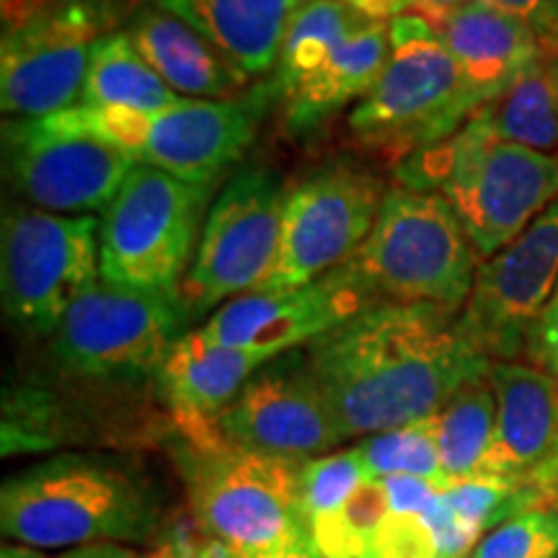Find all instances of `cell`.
Listing matches in <instances>:
<instances>
[{"label":"cell","mask_w":558,"mask_h":558,"mask_svg":"<svg viewBox=\"0 0 558 558\" xmlns=\"http://www.w3.org/2000/svg\"><path fill=\"white\" fill-rule=\"evenodd\" d=\"M458 316L429 303H388L305 347L341 437H369L432 418L494 362L460 337Z\"/></svg>","instance_id":"cell-1"},{"label":"cell","mask_w":558,"mask_h":558,"mask_svg":"<svg viewBox=\"0 0 558 558\" xmlns=\"http://www.w3.org/2000/svg\"><path fill=\"white\" fill-rule=\"evenodd\" d=\"M401 186L435 192L463 222L486 262L558 199V153L507 143L473 114L445 143L403 158Z\"/></svg>","instance_id":"cell-2"},{"label":"cell","mask_w":558,"mask_h":558,"mask_svg":"<svg viewBox=\"0 0 558 558\" xmlns=\"http://www.w3.org/2000/svg\"><path fill=\"white\" fill-rule=\"evenodd\" d=\"M160 501L150 484L96 456H58L5 478L0 527L32 548L143 543L156 533Z\"/></svg>","instance_id":"cell-3"},{"label":"cell","mask_w":558,"mask_h":558,"mask_svg":"<svg viewBox=\"0 0 558 558\" xmlns=\"http://www.w3.org/2000/svg\"><path fill=\"white\" fill-rule=\"evenodd\" d=\"M388 32L386 68L349 114V132L362 148L409 158L456 135L486 99L427 19L401 13Z\"/></svg>","instance_id":"cell-4"},{"label":"cell","mask_w":558,"mask_h":558,"mask_svg":"<svg viewBox=\"0 0 558 558\" xmlns=\"http://www.w3.org/2000/svg\"><path fill=\"white\" fill-rule=\"evenodd\" d=\"M184 481L199 530L235 558H292L316 548L300 499V460L215 445L184 458Z\"/></svg>","instance_id":"cell-5"},{"label":"cell","mask_w":558,"mask_h":558,"mask_svg":"<svg viewBox=\"0 0 558 558\" xmlns=\"http://www.w3.org/2000/svg\"><path fill=\"white\" fill-rule=\"evenodd\" d=\"M463 222L435 192L393 186L367 241L347 264L378 303H429L463 311L478 269Z\"/></svg>","instance_id":"cell-6"},{"label":"cell","mask_w":558,"mask_h":558,"mask_svg":"<svg viewBox=\"0 0 558 558\" xmlns=\"http://www.w3.org/2000/svg\"><path fill=\"white\" fill-rule=\"evenodd\" d=\"M269 99H275L271 83L228 101L181 96L177 104L158 111L78 104L60 111V117L130 153L137 163L213 190L215 181L251 148Z\"/></svg>","instance_id":"cell-7"},{"label":"cell","mask_w":558,"mask_h":558,"mask_svg":"<svg viewBox=\"0 0 558 558\" xmlns=\"http://www.w3.org/2000/svg\"><path fill=\"white\" fill-rule=\"evenodd\" d=\"M213 190L137 163L101 213V279L124 288L171 292L192 267Z\"/></svg>","instance_id":"cell-8"},{"label":"cell","mask_w":558,"mask_h":558,"mask_svg":"<svg viewBox=\"0 0 558 558\" xmlns=\"http://www.w3.org/2000/svg\"><path fill=\"white\" fill-rule=\"evenodd\" d=\"M99 228L90 215L13 205L3 215L0 292L5 316L29 337H54L70 305L99 282Z\"/></svg>","instance_id":"cell-9"},{"label":"cell","mask_w":558,"mask_h":558,"mask_svg":"<svg viewBox=\"0 0 558 558\" xmlns=\"http://www.w3.org/2000/svg\"><path fill=\"white\" fill-rule=\"evenodd\" d=\"M288 190L269 166H248L209 205L179 300L194 318L262 288L275 269Z\"/></svg>","instance_id":"cell-10"},{"label":"cell","mask_w":558,"mask_h":558,"mask_svg":"<svg viewBox=\"0 0 558 558\" xmlns=\"http://www.w3.org/2000/svg\"><path fill=\"white\" fill-rule=\"evenodd\" d=\"M179 295L124 288L99 279L70 305L52 337V360L83 378L156 375L169 349L184 337Z\"/></svg>","instance_id":"cell-11"},{"label":"cell","mask_w":558,"mask_h":558,"mask_svg":"<svg viewBox=\"0 0 558 558\" xmlns=\"http://www.w3.org/2000/svg\"><path fill=\"white\" fill-rule=\"evenodd\" d=\"M386 192L373 171L354 163L324 166L290 190L275 269L259 292L305 288L347 264L367 241Z\"/></svg>","instance_id":"cell-12"},{"label":"cell","mask_w":558,"mask_h":558,"mask_svg":"<svg viewBox=\"0 0 558 558\" xmlns=\"http://www.w3.org/2000/svg\"><path fill=\"white\" fill-rule=\"evenodd\" d=\"M135 166L130 153L60 114L3 122L5 181L47 213H104Z\"/></svg>","instance_id":"cell-13"},{"label":"cell","mask_w":558,"mask_h":558,"mask_svg":"<svg viewBox=\"0 0 558 558\" xmlns=\"http://www.w3.org/2000/svg\"><path fill=\"white\" fill-rule=\"evenodd\" d=\"M558 284V199L478 264L458 316L460 337L492 362H514Z\"/></svg>","instance_id":"cell-14"},{"label":"cell","mask_w":558,"mask_h":558,"mask_svg":"<svg viewBox=\"0 0 558 558\" xmlns=\"http://www.w3.org/2000/svg\"><path fill=\"white\" fill-rule=\"evenodd\" d=\"M218 432L233 448L300 463L344 442L305 349H290L256 369L222 411Z\"/></svg>","instance_id":"cell-15"},{"label":"cell","mask_w":558,"mask_h":558,"mask_svg":"<svg viewBox=\"0 0 558 558\" xmlns=\"http://www.w3.org/2000/svg\"><path fill=\"white\" fill-rule=\"evenodd\" d=\"M117 21L96 11L45 13L0 39V107L9 120H41L81 101L90 50Z\"/></svg>","instance_id":"cell-16"},{"label":"cell","mask_w":558,"mask_h":558,"mask_svg":"<svg viewBox=\"0 0 558 558\" xmlns=\"http://www.w3.org/2000/svg\"><path fill=\"white\" fill-rule=\"evenodd\" d=\"M378 305L383 303L367 290L357 271L341 264L305 288L256 290L228 300L199 329L220 344L279 357L290 349H305L344 320Z\"/></svg>","instance_id":"cell-17"},{"label":"cell","mask_w":558,"mask_h":558,"mask_svg":"<svg viewBox=\"0 0 558 558\" xmlns=\"http://www.w3.org/2000/svg\"><path fill=\"white\" fill-rule=\"evenodd\" d=\"M267 354L228 347L209 339L202 329L186 331L160 362L156 383L179 429L194 448L222 445L218 418L262 365Z\"/></svg>","instance_id":"cell-18"},{"label":"cell","mask_w":558,"mask_h":558,"mask_svg":"<svg viewBox=\"0 0 558 558\" xmlns=\"http://www.w3.org/2000/svg\"><path fill=\"white\" fill-rule=\"evenodd\" d=\"M497 429L488 476L527 478L558 437V380L533 362H494Z\"/></svg>","instance_id":"cell-19"},{"label":"cell","mask_w":558,"mask_h":558,"mask_svg":"<svg viewBox=\"0 0 558 558\" xmlns=\"http://www.w3.org/2000/svg\"><path fill=\"white\" fill-rule=\"evenodd\" d=\"M124 34L135 45L140 58L186 99L192 96L228 101L248 86V73H243L190 24L158 5H140L130 16Z\"/></svg>","instance_id":"cell-20"},{"label":"cell","mask_w":558,"mask_h":558,"mask_svg":"<svg viewBox=\"0 0 558 558\" xmlns=\"http://www.w3.org/2000/svg\"><path fill=\"white\" fill-rule=\"evenodd\" d=\"M432 26L486 101L501 94L530 62L548 50L533 26L481 0H471Z\"/></svg>","instance_id":"cell-21"},{"label":"cell","mask_w":558,"mask_h":558,"mask_svg":"<svg viewBox=\"0 0 558 558\" xmlns=\"http://www.w3.org/2000/svg\"><path fill=\"white\" fill-rule=\"evenodd\" d=\"M390 54L388 24L373 19L333 50L313 73L288 86H271L282 104L290 130L305 132L337 114L349 101H360L378 81Z\"/></svg>","instance_id":"cell-22"},{"label":"cell","mask_w":558,"mask_h":558,"mask_svg":"<svg viewBox=\"0 0 558 558\" xmlns=\"http://www.w3.org/2000/svg\"><path fill=\"white\" fill-rule=\"evenodd\" d=\"M215 45L243 73L277 65L290 16L303 0H153Z\"/></svg>","instance_id":"cell-23"},{"label":"cell","mask_w":558,"mask_h":558,"mask_svg":"<svg viewBox=\"0 0 558 558\" xmlns=\"http://www.w3.org/2000/svg\"><path fill=\"white\" fill-rule=\"evenodd\" d=\"M488 375L465 383L429 418L442 471L452 484L488 476L497 429V396Z\"/></svg>","instance_id":"cell-24"},{"label":"cell","mask_w":558,"mask_h":558,"mask_svg":"<svg viewBox=\"0 0 558 558\" xmlns=\"http://www.w3.org/2000/svg\"><path fill=\"white\" fill-rule=\"evenodd\" d=\"M181 96L140 58L130 37L114 32L101 37L90 50V65L83 86V107H122L158 111L177 104Z\"/></svg>","instance_id":"cell-25"},{"label":"cell","mask_w":558,"mask_h":558,"mask_svg":"<svg viewBox=\"0 0 558 558\" xmlns=\"http://www.w3.org/2000/svg\"><path fill=\"white\" fill-rule=\"evenodd\" d=\"M492 132L507 143L525 145L541 153H558V101L550 47L530 62L501 94L478 109Z\"/></svg>","instance_id":"cell-26"},{"label":"cell","mask_w":558,"mask_h":558,"mask_svg":"<svg viewBox=\"0 0 558 558\" xmlns=\"http://www.w3.org/2000/svg\"><path fill=\"white\" fill-rule=\"evenodd\" d=\"M369 21L373 16L357 11L344 0H303L284 29L271 86L279 88L305 78L337 50L341 41H347Z\"/></svg>","instance_id":"cell-27"},{"label":"cell","mask_w":558,"mask_h":558,"mask_svg":"<svg viewBox=\"0 0 558 558\" xmlns=\"http://www.w3.org/2000/svg\"><path fill=\"white\" fill-rule=\"evenodd\" d=\"M357 452L369 478L416 476L435 481L442 488L452 486V481L442 471V460H439L437 439L429 418L399 429L380 432V435H369L357 445Z\"/></svg>","instance_id":"cell-28"},{"label":"cell","mask_w":558,"mask_h":558,"mask_svg":"<svg viewBox=\"0 0 558 558\" xmlns=\"http://www.w3.org/2000/svg\"><path fill=\"white\" fill-rule=\"evenodd\" d=\"M365 481H369V473L357 448L303 460L300 463V499H303L311 530L341 512V507L354 497V492Z\"/></svg>","instance_id":"cell-29"},{"label":"cell","mask_w":558,"mask_h":558,"mask_svg":"<svg viewBox=\"0 0 558 558\" xmlns=\"http://www.w3.org/2000/svg\"><path fill=\"white\" fill-rule=\"evenodd\" d=\"M471 558H558V509L535 507L486 533Z\"/></svg>","instance_id":"cell-30"},{"label":"cell","mask_w":558,"mask_h":558,"mask_svg":"<svg viewBox=\"0 0 558 558\" xmlns=\"http://www.w3.org/2000/svg\"><path fill=\"white\" fill-rule=\"evenodd\" d=\"M137 0H0V19H3V32L16 29L26 21L45 16V13L58 11H96L109 16L120 24L122 19H130L135 13Z\"/></svg>","instance_id":"cell-31"},{"label":"cell","mask_w":558,"mask_h":558,"mask_svg":"<svg viewBox=\"0 0 558 558\" xmlns=\"http://www.w3.org/2000/svg\"><path fill=\"white\" fill-rule=\"evenodd\" d=\"M525 354L533 365L546 369L558 380V284L554 298L548 300L546 311L541 313L538 324L530 331Z\"/></svg>","instance_id":"cell-32"},{"label":"cell","mask_w":558,"mask_h":558,"mask_svg":"<svg viewBox=\"0 0 558 558\" xmlns=\"http://www.w3.org/2000/svg\"><path fill=\"white\" fill-rule=\"evenodd\" d=\"M481 3L525 21L548 47H556V0H481Z\"/></svg>","instance_id":"cell-33"},{"label":"cell","mask_w":558,"mask_h":558,"mask_svg":"<svg viewBox=\"0 0 558 558\" xmlns=\"http://www.w3.org/2000/svg\"><path fill=\"white\" fill-rule=\"evenodd\" d=\"M150 558H235L226 543H220L213 535H207L205 530L199 533H184L177 538L163 541L153 550Z\"/></svg>","instance_id":"cell-34"},{"label":"cell","mask_w":558,"mask_h":558,"mask_svg":"<svg viewBox=\"0 0 558 558\" xmlns=\"http://www.w3.org/2000/svg\"><path fill=\"white\" fill-rule=\"evenodd\" d=\"M535 486H541L548 497V507L558 509V437L550 445L548 456L541 460V465L527 476Z\"/></svg>","instance_id":"cell-35"},{"label":"cell","mask_w":558,"mask_h":558,"mask_svg":"<svg viewBox=\"0 0 558 558\" xmlns=\"http://www.w3.org/2000/svg\"><path fill=\"white\" fill-rule=\"evenodd\" d=\"M344 3L354 5V9L367 13L373 19H396L401 13H409L414 9V0H344Z\"/></svg>","instance_id":"cell-36"},{"label":"cell","mask_w":558,"mask_h":558,"mask_svg":"<svg viewBox=\"0 0 558 558\" xmlns=\"http://www.w3.org/2000/svg\"><path fill=\"white\" fill-rule=\"evenodd\" d=\"M58 558H137V554H132L128 546H120V543H90V546L68 548Z\"/></svg>","instance_id":"cell-37"},{"label":"cell","mask_w":558,"mask_h":558,"mask_svg":"<svg viewBox=\"0 0 558 558\" xmlns=\"http://www.w3.org/2000/svg\"><path fill=\"white\" fill-rule=\"evenodd\" d=\"M465 3H471V0H414L411 13H418V16L427 19L429 24H435V21L450 16L452 11L463 9Z\"/></svg>","instance_id":"cell-38"},{"label":"cell","mask_w":558,"mask_h":558,"mask_svg":"<svg viewBox=\"0 0 558 558\" xmlns=\"http://www.w3.org/2000/svg\"><path fill=\"white\" fill-rule=\"evenodd\" d=\"M0 558H47L41 554L39 548H32V546H24V543H5L3 548H0Z\"/></svg>","instance_id":"cell-39"},{"label":"cell","mask_w":558,"mask_h":558,"mask_svg":"<svg viewBox=\"0 0 558 558\" xmlns=\"http://www.w3.org/2000/svg\"><path fill=\"white\" fill-rule=\"evenodd\" d=\"M550 73H554V86H556V101H558V47H550Z\"/></svg>","instance_id":"cell-40"},{"label":"cell","mask_w":558,"mask_h":558,"mask_svg":"<svg viewBox=\"0 0 558 558\" xmlns=\"http://www.w3.org/2000/svg\"><path fill=\"white\" fill-rule=\"evenodd\" d=\"M292 558H326V556L320 554L318 548H311V550H303V554H298V556H292Z\"/></svg>","instance_id":"cell-41"},{"label":"cell","mask_w":558,"mask_h":558,"mask_svg":"<svg viewBox=\"0 0 558 558\" xmlns=\"http://www.w3.org/2000/svg\"><path fill=\"white\" fill-rule=\"evenodd\" d=\"M556 47H558V0H556Z\"/></svg>","instance_id":"cell-42"},{"label":"cell","mask_w":558,"mask_h":558,"mask_svg":"<svg viewBox=\"0 0 558 558\" xmlns=\"http://www.w3.org/2000/svg\"><path fill=\"white\" fill-rule=\"evenodd\" d=\"M469 558H471V556H469Z\"/></svg>","instance_id":"cell-43"}]
</instances>
